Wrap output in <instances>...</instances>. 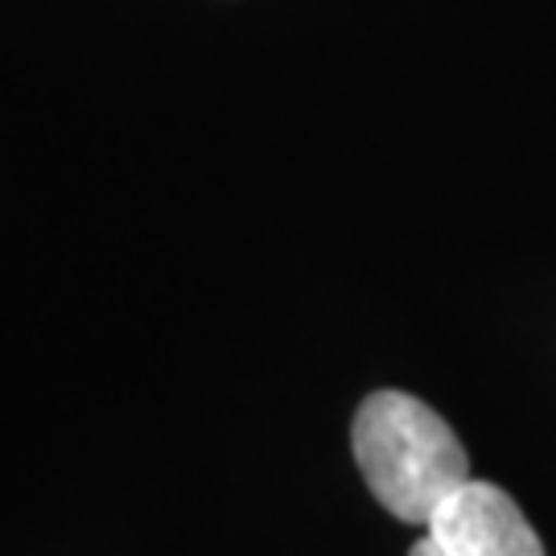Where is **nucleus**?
Wrapping results in <instances>:
<instances>
[{
  "label": "nucleus",
  "mask_w": 556,
  "mask_h": 556,
  "mask_svg": "<svg viewBox=\"0 0 556 556\" xmlns=\"http://www.w3.org/2000/svg\"><path fill=\"white\" fill-rule=\"evenodd\" d=\"M351 445L379 507L417 528H429L441 503L470 482V457L457 433L408 392L383 388L363 400Z\"/></svg>",
  "instance_id": "1"
},
{
  "label": "nucleus",
  "mask_w": 556,
  "mask_h": 556,
  "mask_svg": "<svg viewBox=\"0 0 556 556\" xmlns=\"http://www.w3.org/2000/svg\"><path fill=\"white\" fill-rule=\"evenodd\" d=\"M445 556H544L536 528L495 482L470 478L438 507L425 528Z\"/></svg>",
  "instance_id": "2"
}]
</instances>
